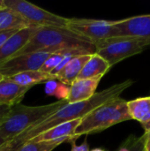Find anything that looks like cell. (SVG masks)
Returning a JSON list of instances; mask_svg holds the SVG:
<instances>
[{"mask_svg":"<svg viewBox=\"0 0 150 151\" xmlns=\"http://www.w3.org/2000/svg\"><path fill=\"white\" fill-rule=\"evenodd\" d=\"M9 79H11L12 81H14L15 83H17L21 87L29 88H31L32 87L37 84H41L43 82L46 83L49 81L57 80L55 75L51 73H44L41 70L23 72L16 75H13Z\"/></svg>","mask_w":150,"mask_h":151,"instance_id":"obj_16","label":"cell"},{"mask_svg":"<svg viewBox=\"0 0 150 151\" xmlns=\"http://www.w3.org/2000/svg\"><path fill=\"white\" fill-rule=\"evenodd\" d=\"M4 76L1 74V73H0V81H1L2 80H4Z\"/></svg>","mask_w":150,"mask_h":151,"instance_id":"obj_31","label":"cell"},{"mask_svg":"<svg viewBox=\"0 0 150 151\" xmlns=\"http://www.w3.org/2000/svg\"><path fill=\"white\" fill-rule=\"evenodd\" d=\"M113 25L118 32V37L150 40V14L113 20Z\"/></svg>","mask_w":150,"mask_h":151,"instance_id":"obj_9","label":"cell"},{"mask_svg":"<svg viewBox=\"0 0 150 151\" xmlns=\"http://www.w3.org/2000/svg\"><path fill=\"white\" fill-rule=\"evenodd\" d=\"M90 151H106V150H104L103 149H100V148H96V149H93L92 150H90Z\"/></svg>","mask_w":150,"mask_h":151,"instance_id":"obj_30","label":"cell"},{"mask_svg":"<svg viewBox=\"0 0 150 151\" xmlns=\"http://www.w3.org/2000/svg\"><path fill=\"white\" fill-rule=\"evenodd\" d=\"M127 120H131L127 101L118 97L103 104L83 117L75 130L74 136L78 139L81 135L97 134Z\"/></svg>","mask_w":150,"mask_h":151,"instance_id":"obj_4","label":"cell"},{"mask_svg":"<svg viewBox=\"0 0 150 151\" xmlns=\"http://www.w3.org/2000/svg\"><path fill=\"white\" fill-rule=\"evenodd\" d=\"M127 109L131 119L136 120L141 125L147 123L150 119V96L127 101Z\"/></svg>","mask_w":150,"mask_h":151,"instance_id":"obj_17","label":"cell"},{"mask_svg":"<svg viewBox=\"0 0 150 151\" xmlns=\"http://www.w3.org/2000/svg\"><path fill=\"white\" fill-rule=\"evenodd\" d=\"M0 151H10V142L0 147Z\"/></svg>","mask_w":150,"mask_h":151,"instance_id":"obj_27","label":"cell"},{"mask_svg":"<svg viewBox=\"0 0 150 151\" xmlns=\"http://www.w3.org/2000/svg\"><path fill=\"white\" fill-rule=\"evenodd\" d=\"M90 56L91 55H81L72 58L65 65V67L55 75L57 81L70 87L73 81L78 79L79 74L80 73L85 64L89 59Z\"/></svg>","mask_w":150,"mask_h":151,"instance_id":"obj_14","label":"cell"},{"mask_svg":"<svg viewBox=\"0 0 150 151\" xmlns=\"http://www.w3.org/2000/svg\"><path fill=\"white\" fill-rule=\"evenodd\" d=\"M110 68L111 66L105 59H103L98 54L94 53L90 56L89 59L83 66L80 73L78 76V79H102L103 76L108 73Z\"/></svg>","mask_w":150,"mask_h":151,"instance_id":"obj_15","label":"cell"},{"mask_svg":"<svg viewBox=\"0 0 150 151\" xmlns=\"http://www.w3.org/2000/svg\"><path fill=\"white\" fill-rule=\"evenodd\" d=\"M144 143H145V136L144 134L141 137H136L134 135L132 151H145L144 149Z\"/></svg>","mask_w":150,"mask_h":151,"instance_id":"obj_22","label":"cell"},{"mask_svg":"<svg viewBox=\"0 0 150 151\" xmlns=\"http://www.w3.org/2000/svg\"><path fill=\"white\" fill-rule=\"evenodd\" d=\"M95 53L105 59L110 66L137 55L150 45V40L129 37H112L93 42Z\"/></svg>","mask_w":150,"mask_h":151,"instance_id":"obj_5","label":"cell"},{"mask_svg":"<svg viewBox=\"0 0 150 151\" xmlns=\"http://www.w3.org/2000/svg\"><path fill=\"white\" fill-rule=\"evenodd\" d=\"M93 42L64 27H39L27 44L15 55L33 52H47L71 48L88 47ZM14 56V57H15Z\"/></svg>","mask_w":150,"mask_h":151,"instance_id":"obj_2","label":"cell"},{"mask_svg":"<svg viewBox=\"0 0 150 151\" xmlns=\"http://www.w3.org/2000/svg\"><path fill=\"white\" fill-rule=\"evenodd\" d=\"M39 27L31 26L18 30L0 47V65L14 57L29 41Z\"/></svg>","mask_w":150,"mask_h":151,"instance_id":"obj_10","label":"cell"},{"mask_svg":"<svg viewBox=\"0 0 150 151\" xmlns=\"http://www.w3.org/2000/svg\"><path fill=\"white\" fill-rule=\"evenodd\" d=\"M133 83V81L127 80L123 82L112 85L104 90L96 92L91 98L87 101L66 104L52 115L45 119L44 120L37 123L34 127H30L27 131L23 132L12 141L10 142V151H15L22 144L34 138L38 134L63 123L72 121L75 119H80L87 114L103 105L105 103L112 101L119 97V96Z\"/></svg>","mask_w":150,"mask_h":151,"instance_id":"obj_1","label":"cell"},{"mask_svg":"<svg viewBox=\"0 0 150 151\" xmlns=\"http://www.w3.org/2000/svg\"><path fill=\"white\" fill-rule=\"evenodd\" d=\"M71 151H90V150H89V146H88V142L85 141L80 145H77L75 142H72Z\"/></svg>","mask_w":150,"mask_h":151,"instance_id":"obj_25","label":"cell"},{"mask_svg":"<svg viewBox=\"0 0 150 151\" xmlns=\"http://www.w3.org/2000/svg\"><path fill=\"white\" fill-rule=\"evenodd\" d=\"M29 88H24L9 78L0 81V105L15 106L20 104Z\"/></svg>","mask_w":150,"mask_h":151,"instance_id":"obj_13","label":"cell"},{"mask_svg":"<svg viewBox=\"0 0 150 151\" xmlns=\"http://www.w3.org/2000/svg\"><path fill=\"white\" fill-rule=\"evenodd\" d=\"M2 6L11 10L34 27H64L68 19L50 12L25 0H1Z\"/></svg>","mask_w":150,"mask_h":151,"instance_id":"obj_6","label":"cell"},{"mask_svg":"<svg viewBox=\"0 0 150 151\" xmlns=\"http://www.w3.org/2000/svg\"><path fill=\"white\" fill-rule=\"evenodd\" d=\"M18 30L11 29V30H5V31H0V47L3 45V43L10 38L13 34H15Z\"/></svg>","mask_w":150,"mask_h":151,"instance_id":"obj_24","label":"cell"},{"mask_svg":"<svg viewBox=\"0 0 150 151\" xmlns=\"http://www.w3.org/2000/svg\"><path fill=\"white\" fill-rule=\"evenodd\" d=\"M69 93H70V87L58 81V85H57L54 96H56L58 99V101H62V100L67 101Z\"/></svg>","mask_w":150,"mask_h":151,"instance_id":"obj_20","label":"cell"},{"mask_svg":"<svg viewBox=\"0 0 150 151\" xmlns=\"http://www.w3.org/2000/svg\"><path fill=\"white\" fill-rule=\"evenodd\" d=\"M80 119H75L66 123L56 126L31 139L32 142H50L59 139H69L72 142H75L77 138L74 136L76 128L80 123Z\"/></svg>","mask_w":150,"mask_h":151,"instance_id":"obj_11","label":"cell"},{"mask_svg":"<svg viewBox=\"0 0 150 151\" xmlns=\"http://www.w3.org/2000/svg\"><path fill=\"white\" fill-rule=\"evenodd\" d=\"M101 79H77L70 86V93L67 99L68 104H74L87 101L96 92V88Z\"/></svg>","mask_w":150,"mask_h":151,"instance_id":"obj_12","label":"cell"},{"mask_svg":"<svg viewBox=\"0 0 150 151\" xmlns=\"http://www.w3.org/2000/svg\"><path fill=\"white\" fill-rule=\"evenodd\" d=\"M50 54L33 52L12 57L0 65V73L4 78H10L23 72L40 70Z\"/></svg>","mask_w":150,"mask_h":151,"instance_id":"obj_8","label":"cell"},{"mask_svg":"<svg viewBox=\"0 0 150 151\" xmlns=\"http://www.w3.org/2000/svg\"><path fill=\"white\" fill-rule=\"evenodd\" d=\"M58 85V81L57 80H52V81H49L45 83V94L47 96H55V92L57 90Z\"/></svg>","mask_w":150,"mask_h":151,"instance_id":"obj_21","label":"cell"},{"mask_svg":"<svg viewBox=\"0 0 150 151\" xmlns=\"http://www.w3.org/2000/svg\"><path fill=\"white\" fill-rule=\"evenodd\" d=\"M28 27H31V25L18 13L7 8L0 7V31L20 30Z\"/></svg>","mask_w":150,"mask_h":151,"instance_id":"obj_18","label":"cell"},{"mask_svg":"<svg viewBox=\"0 0 150 151\" xmlns=\"http://www.w3.org/2000/svg\"><path fill=\"white\" fill-rule=\"evenodd\" d=\"M71 142L69 139H59L50 142H32L28 141L22 144L18 150L15 151H52L60 144Z\"/></svg>","mask_w":150,"mask_h":151,"instance_id":"obj_19","label":"cell"},{"mask_svg":"<svg viewBox=\"0 0 150 151\" xmlns=\"http://www.w3.org/2000/svg\"><path fill=\"white\" fill-rule=\"evenodd\" d=\"M142 126V127H143V129L145 130V132H148V131H149L150 130V119L147 122V123H145V124H143V125H141Z\"/></svg>","mask_w":150,"mask_h":151,"instance_id":"obj_28","label":"cell"},{"mask_svg":"<svg viewBox=\"0 0 150 151\" xmlns=\"http://www.w3.org/2000/svg\"><path fill=\"white\" fill-rule=\"evenodd\" d=\"M66 27L92 42L118 37V32L113 25V20L72 18L68 19Z\"/></svg>","mask_w":150,"mask_h":151,"instance_id":"obj_7","label":"cell"},{"mask_svg":"<svg viewBox=\"0 0 150 151\" xmlns=\"http://www.w3.org/2000/svg\"><path fill=\"white\" fill-rule=\"evenodd\" d=\"M145 143H144V149L145 151H150V130L148 132H145Z\"/></svg>","mask_w":150,"mask_h":151,"instance_id":"obj_26","label":"cell"},{"mask_svg":"<svg viewBox=\"0 0 150 151\" xmlns=\"http://www.w3.org/2000/svg\"><path fill=\"white\" fill-rule=\"evenodd\" d=\"M7 142H9V141H7L6 139H4V138H3V137L0 136V147H2L3 145L6 144Z\"/></svg>","mask_w":150,"mask_h":151,"instance_id":"obj_29","label":"cell"},{"mask_svg":"<svg viewBox=\"0 0 150 151\" xmlns=\"http://www.w3.org/2000/svg\"><path fill=\"white\" fill-rule=\"evenodd\" d=\"M11 108L12 107L7 105H0V125L7 119L11 111Z\"/></svg>","mask_w":150,"mask_h":151,"instance_id":"obj_23","label":"cell"},{"mask_svg":"<svg viewBox=\"0 0 150 151\" xmlns=\"http://www.w3.org/2000/svg\"><path fill=\"white\" fill-rule=\"evenodd\" d=\"M66 104L67 101L62 100L40 106L19 104L12 106L9 116L0 125V136L11 142L23 132L52 115Z\"/></svg>","mask_w":150,"mask_h":151,"instance_id":"obj_3","label":"cell"}]
</instances>
